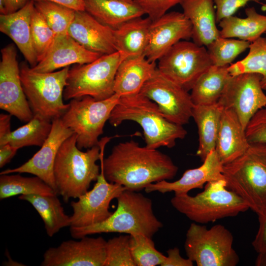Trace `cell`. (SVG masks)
Wrapping results in <instances>:
<instances>
[{"instance_id": "obj_10", "label": "cell", "mask_w": 266, "mask_h": 266, "mask_svg": "<svg viewBox=\"0 0 266 266\" xmlns=\"http://www.w3.org/2000/svg\"><path fill=\"white\" fill-rule=\"evenodd\" d=\"M186 236V255L198 266H235L239 261L233 247V236L222 225L208 229L205 226L192 223Z\"/></svg>"}, {"instance_id": "obj_11", "label": "cell", "mask_w": 266, "mask_h": 266, "mask_svg": "<svg viewBox=\"0 0 266 266\" xmlns=\"http://www.w3.org/2000/svg\"><path fill=\"white\" fill-rule=\"evenodd\" d=\"M212 63L207 48L181 40L158 60L157 69L164 76L189 92Z\"/></svg>"}, {"instance_id": "obj_6", "label": "cell", "mask_w": 266, "mask_h": 266, "mask_svg": "<svg viewBox=\"0 0 266 266\" xmlns=\"http://www.w3.org/2000/svg\"><path fill=\"white\" fill-rule=\"evenodd\" d=\"M170 202L180 213L200 224L234 217L249 209L241 198L227 188L225 179L207 183L204 190L195 196L175 195Z\"/></svg>"}, {"instance_id": "obj_19", "label": "cell", "mask_w": 266, "mask_h": 266, "mask_svg": "<svg viewBox=\"0 0 266 266\" xmlns=\"http://www.w3.org/2000/svg\"><path fill=\"white\" fill-rule=\"evenodd\" d=\"M223 164L215 150L211 151L199 167L188 169L178 180L169 182L162 180L147 186L144 190L149 193L158 191L163 194L174 192L175 195L188 194L194 189H202L208 182L225 179L223 174Z\"/></svg>"}, {"instance_id": "obj_44", "label": "cell", "mask_w": 266, "mask_h": 266, "mask_svg": "<svg viewBox=\"0 0 266 266\" xmlns=\"http://www.w3.org/2000/svg\"><path fill=\"white\" fill-rule=\"evenodd\" d=\"M167 256L161 266H192L193 262L189 258L184 259L180 254L177 247L169 249L167 251Z\"/></svg>"}, {"instance_id": "obj_43", "label": "cell", "mask_w": 266, "mask_h": 266, "mask_svg": "<svg viewBox=\"0 0 266 266\" xmlns=\"http://www.w3.org/2000/svg\"><path fill=\"white\" fill-rule=\"evenodd\" d=\"M258 231L252 243L258 253L266 251V212L258 215Z\"/></svg>"}, {"instance_id": "obj_51", "label": "cell", "mask_w": 266, "mask_h": 266, "mask_svg": "<svg viewBox=\"0 0 266 266\" xmlns=\"http://www.w3.org/2000/svg\"><path fill=\"white\" fill-rule=\"evenodd\" d=\"M128 2H133V0H118Z\"/></svg>"}, {"instance_id": "obj_26", "label": "cell", "mask_w": 266, "mask_h": 266, "mask_svg": "<svg viewBox=\"0 0 266 266\" xmlns=\"http://www.w3.org/2000/svg\"><path fill=\"white\" fill-rule=\"evenodd\" d=\"M152 21L148 16L138 17L113 30L115 46L122 61L132 57L144 56Z\"/></svg>"}, {"instance_id": "obj_49", "label": "cell", "mask_w": 266, "mask_h": 266, "mask_svg": "<svg viewBox=\"0 0 266 266\" xmlns=\"http://www.w3.org/2000/svg\"><path fill=\"white\" fill-rule=\"evenodd\" d=\"M255 265L257 266H266V251L258 253L255 261Z\"/></svg>"}, {"instance_id": "obj_36", "label": "cell", "mask_w": 266, "mask_h": 266, "mask_svg": "<svg viewBox=\"0 0 266 266\" xmlns=\"http://www.w3.org/2000/svg\"><path fill=\"white\" fill-rule=\"evenodd\" d=\"M34 4L56 35L67 33L76 11L49 1H35Z\"/></svg>"}, {"instance_id": "obj_42", "label": "cell", "mask_w": 266, "mask_h": 266, "mask_svg": "<svg viewBox=\"0 0 266 266\" xmlns=\"http://www.w3.org/2000/svg\"><path fill=\"white\" fill-rule=\"evenodd\" d=\"M261 0H213L216 6L217 23L233 14L250 1L260 2Z\"/></svg>"}, {"instance_id": "obj_16", "label": "cell", "mask_w": 266, "mask_h": 266, "mask_svg": "<svg viewBox=\"0 0 266 266\" xmlns=\"http://www.w3.org/2000/svg\"><path fill=\"white\" fill-rule=\"evenodd\" d=\"M80 240L63 241L48 248L43 255L41 266H104L106 241L102 237L85 236Z\"/></svg>"}, {"instance_id": "obj_12", "label": "cell", "mask_w": 266, "mask_h": 266, "mask_svg": "<svg viewBox=\"0 0 266 266\" xmlns=\"http://www.w3.org/2000/svg\"><path fill=\"white\" fill-rule=\"evenodd\" d=\"M155 102L169 121L183 126L192 117L194 104L190 94L158 70L144 83L140 93Z\"/></svg>"}, {"instance_id": "obj_39", "label": "cell", "mask_w": 266, "mask_h": 266, "mask_svg": "<svg viewBox=\"0 0 266 266\" xmlns=\"http://www.w3.org/2000/svg\"><path fill=\"white\" fill-rule=\"evenodd\" d=\"M129 235L114 237L106 241L104 266H135L130 250Z\"/></svg>"}, {"instance_id": "obj_32", "label": "cell", "mask_w": 266, "mask_h": 266, "mask_svg": "<svg viewBox=\"0 0 266 266\" xmlns=\"http://www.w3.org/2000/svg\"><path fill=\"white\" fill-rule=\"evenodd\" d=\"M52 127V121L39 114H34L26 124L11 132L0 147L7 143L18 149L29 146L41 147L48 137Z\"/></svg>"}, {"instance_id": "obj_17", "label": "cell", "mask_w": 266, "mask_h": 266, "mask_svg": "<svg viewBox=\"0 0 266 266\" xmlns=\"http://www.w3.org/2000/svg\"><path fill=\"white\" fill-rule=\"evenodd\" d=\"M73 133L64 125L61 118L53 119L51 132L40 150L24 164L4 170L0 174L30 173L41 178L57 193L54 175L55 159L62 143Z\"/></svg>"}, {"instance_id": "obj_46", "label": "cell", "mask_w": 266, "mask_h": 266, "mask_svg": "<svg viewBox=\"0 0 266 266\" xmlns=\"http://www.w3.org/2000/svg\"><path fill=\"white\" fill-rule=\"evenodd\" d=\"M18 149L7 143L0 147V167L8 163L15 155Z\"/></svg>"}, {"instance_id": "obj_3", "label": "cell", "mask_w": 266, "mask_h": 266, "mask_svg": "<svg viewBox=\"0 0 266 266\" xmlns=\"http://www.w3.org/2000/svg\"><path fill=\"white\" fill-rule=\"evenodd\" d=\"M117 207L112 215L100 223L84 227H71L72 237L108 233H141L152 236L163 226L155 215L152 200L136 191L125 190L117 198Z\"/></svg>"}, {"instance_id": "obj_2", "label": "cell", "mask_w": 266, "mask_h": 266, "mask_svg": "<svg viewBox=\"0 0 266 266\" xmlns=\"http://www.w3.org/2000/svg\"><path fill=\"white\" fill-rule=\"evenodd\" d=\"M127 120L141 127L146 146L152 149L172 148L177 140L184 138L187 133L183 126L166 119L157 104L140 93L121 97L108 120L113 127Z\"/></svg>"}, {"instance_id": "obj_50", "label": "cell", "mask_w": 266, "mask_h": 266, "mask_svg": "<svg viewBox=\"0 0 266 266\" xmlns=\"http://www.w3.org/2000/svg\"><path fill=\"white\" fill-rule=\"evenodd\" d=\"M261 9L263 11H266V3L263 4L262 5ZM265 33L266 34V32Z\"/></svg>"}, {"instance_id": "obj_14", "label": "cell", "mask_w": 266, "mask_h": 266, "mask_svg": "<svg viewBox=\"0 0 266 266\" xmlns=\"http://www.w3.org/2000/svg\"><path fill=\"white\" fill-rule=\"evenodd\" d=\"M93 188L70 203L73 213L70 216L71 227H84L102 222L113 212L109 211L110 203L126 188L108 182L100 169Z\"/></svg>"}, {"instance_id": "obj_28", "label": "cell", "mask_w": 266, "mask_h": 266, "mask_svg": "<svg viewBox=\"0 0 266 266\" xmlns=\"http://www.w3.org/2000/svg\"><path fill=\"white\" fill-rule=\"evenodd\" d=\"M224 107L218 102L210 105H194L192 118L198 129L199 147L196 154L203 162L216 146Z\"/></svg>"}, {"instance_id": "obj_5", "label": "cell", "mask_w": 266, "mask_h": 266, "mask_svg": "<svg viewBox=\"0 0 266 266\" xmlns=\"http://www.w3.org/2000/svg\"><path fill=\"white\" fill-rule=\"evenodd\" d=\"M227 188L258 215L266 212V143H250L245 152L224 165Z\"/></svg>"}, {"instance_id": "obj_18", "label": "cell", "mask_w": 266, "mask_h": 266, "mask_svg": "<svg viewBox=\"0 0 266 266\" xmlns=\"http://www.w3.org/2000/svg\"><path fill=\"white\" fill-rule=\"evenodd\" d=\"M192 34L191 23L183 13L167 12L152 21L144 56L156 62L178 42L191 38Z\"/></svg>"}, {"instance_id": "obj_4", "label": "cell", "mask_w": 266, "mask_h": 266, "mask_svg": "<svg viewBox=\"0 0 266 266\" xmlns=\"http://www.w3.org/2000/svg\"><path fill=\"white\" fill-rule=\"evenodd\" d=\"M100 158L99 145L83 152L76 145V134L73 133L60 146L55 159L54 175L57 194L64 201L78 198L88 191L92 181H96Z\"/></svg>"}, {"instance_id": "obj_25", "label": "cell", "mask_w": 266, "mask_h": 266, "mask_svg": "<svg viewBox=\"0 0 266 266\" xmlns=\"http://www.w3.org/2000/svg\"><path fill=\"white\" fill-rule=\"evenodd\" d=\"M157 68L145 56L126 58L120 63L116 73L114 93L121 97L137 94Z\"/></svg>"}, {"instance_id": "obj_23", "label": "cell", "mask_w": 266, "mask_h": 266, "mask_svg": "<svg viewBox=\"0 0 266 266\" xmlns=\"http://www.w3.org/2000/svg\"><path fill=\"white\" fill-rule=\"evenodd\" d=\"M34 7V1L30 0L18 11L0 15V31L13 41L31 67L37 64L31 33V17Z\"/></svg>"}, {"instance_id": "obj_21", "label": "cell", "mask_w": 266, "mask_h": 266, "mask_svg": "<svg viewBox=\"0 0 266 266\" xmlns=\"http://www.w3.org/2000/svg\"><path fill=\"white\" fill-rule=\"evenodd\" d=\"M102 55L86 49L68 33L58 34L44 58L31 68L37 72H51L72 64L91 63Z\"/></svg>"}, {"instance_id": "obj_37", "label": "cell", "mask_w": 266, "mask_h": 266, "mask_svg": "<svg viewBox=\"0 0 266 266\" xmlns=\"http://www.w3.org/2000/svg\"><path fill=\"white\" fill-rule=\"evenodd\" d=\"M130 235V250L135 266L162 265L166 256L155 248L151 237L141 233Z\"/></svg>"}, {"instance_id": "obj_40", "label": "cell", "mask_w": 266, "mask_h": 266, "mask_svg": "<svg viewBox=\"0 0 266 266\" xmlns=\"http://www.w3.org/2000/svg\"><path fill=\"white\" fill-rule=\"evenodd\" d=\"M245 134L249 143H266V107L258 110L252 117Z\"/></svg>"}, {"instance_id": "obj_35", "label": "cell", "mask_w": 266, "mask_h": 266, "mask_svg": "<svg viewBox=\"0 0 266 266\" xmlns=\"http://www.w3.org/2000/svg\"><path fill=\"white\" fill-rule=\"evenodd\" d=\"M250 43L239 39L220 36L206 47L212 65L224 66H229L238 55L249 49Z\"/></svg>"}, {"instance_id": "obj_34", "label": "cell", "mask_w": 266, "mask_h": 266, "mask_svg": "<svg viewBox=\"0 0 266 266\" xmlns=\"http://www.w3.org/2000/svg\"><path fill=\"white\" fill-rule=\"evenodd\" d=\"M248 49L247 56L230 64L228 70L232 76L245 73L261 75L262 87L266 90V38L261 36L252 42Z\"/></svg>"}, {"instance_id": "obj_24", "label": "cell", "mask_w": 266, "mask_h": 266, "mask_svg": "<svg viewBox=\"0 0 266 266\" xmlns=\"http://www.w3.org/2000/svg\"><path fill=\"white\" fill-rule=\"evenodd\" d=\"M180 4L191 23L194 42L206 47L220 37L213 0H184Z\"/></svg>"}, {"instance_id": "obj_8", "label": "cell", "mask_w": 266, "mask_h": 266, "mask_svg": "<svg viewBox=\"0 0 266 266\" xmlns=\"http://www.w3.org/2000/svg\"><path fill=\"white\" fill-rule=\"evenodd\" d=\"M121 61L117 51L91 63L74 66L69 69L63 98L68 100L89 96L100 100L110 98L115 94V77Z\"/></svg>"}, {"instance_id": "obj_20", "label": "cell", "mask_w": 266, "mask_h": 266, "mask_svg": "<svg viewBox=\"0 0 266 266\" xmlns=\"http://www.w3.org/2000/svg\"><path fill=\"white\" fill-rule=\"evenodd\" d=\"M68 34L86 49L101 55L117 52L113 30L98 21L86 11H77Z\"/></svg>"}, {"instance_id": "obj_15", "label": "cell", "mask_w": 266, "mask_h": 266, "mask_svg": "<svg viewBox=\"0 0 266 266\" xmlns=\"http://www.w3.org/2000/svg\"><path fill=\"white\" fill-rule=\"evenodd\" d=\"M0 63V108L22 122L33 116L20 78V70L14 44L1 49Z\"/></svg>"}, {"instance_id": "obj_31", "label": "cell", "mask_w": 266, "mask_h": 266, "mask_svg": "<svg viewBox=\"0 0 266 266\" xmlns=\"http://www.w3.org/2000/svg\"><path fill=\"white\" fill-rule=\"evenodd\" d=\"M18 198L30 203L36 210L49 236H53L64 227L70 226V216L65 213L57 195H22Z\"/></svg>"}, {"instance_id": "obj_45", "label": "cell", "mask_w": 266, "mask_h": 266, "mask_svg": "<svg viewBox=\"0 0 266 266\" xmlns=\"http://www.w3.org/2000/svg\"><path fill=\"white\" fill-rule=\"evenodd\" d=\"M10 114H0V144H2L4 140L11 133V118Z\"/></svg>"}, {"instance_id": "obj_48", "label": "cell", "mask_w": 266, "mask_h": 266, "mask_svg": "<svg viewBox=\"0 0 266 266\" xmlns=\"http://www.w3.org/2000/svg\"><path fill=\"white\" fill-rule=\"evenodd\" d=\"M3 0L5 6V14H9L14 13L21 9L30 0Z\"/></svg>"}, {"instance_id": "obj_1", "label": "cell", "mask_w": 266, "mask_h": 266, "mask_svg": "<svg viewBox=\"0 0 266 266\" xmlns=\"http://www.w3.org/2000/svg\"><path fill=\"white\" fill-rule=\"evenodd\" d=\"M113 137H102L98 143L100 169L108 182L138 192L152 183L170 180L176 175L178 167L168 156L157 149L141 147L133 140L116 144L104 159L105 146Z\"/></svg>"}, {"instance_id": "obj_30", "label": "cell", "mask_w": 266, "mask_h": 266, "mask_svg": "<svg viewBox=\"0 0 266 266\" xmlns=\"http://www.w3.org/2000/svg\"><path fill=\"white\" fill-rule=\"evenodd\" d=\"M228 67L212 65L200 76L191 90L194 105L218 102L231 76Z\"/></svg>"}, {"instance_id": "obj_41", "label": "cell", "mask_w": 266, "mask_h": 266, "mask_svg": "<svg viewBox=\"0 0 266 266\" xmlns=\"http://www.w3.org/2000/svg\"><path fill=\"white\" fill-rule=\"evenodd\" d=\"M184 0H133L152 21L165 14L171 7L181 4Z\"/></svg>"}, {"instance_id": "obj_22", "label": "cell", "mask_w": 266, "mask_h": 266, "mask_svg": "<svg viewBox=\"0 0 266 266\" xmlns=\"http://www.w3.org/2000/svg\"><path fill=\"white\" fill-rule=\"evenodd\" d=\"M249 144L235 113L224 108L215 148L221 162L224 165L233 161L245 152Z\"/></svg>"}, {"instance_id": "obj_7", "label": "cell", "mask_w": 266, "mask_h": 266, "mask_svg": "<svg viewBox=\"0 0 266 266\" xmlns=\"http://www.w3.org/2000/svg\"><path fill=\"white\" fill-rule=\"evenodd\" d=\"M69 66L51 72L33 71L26 63L20 67L23 90L33 114L52 121L61 118L69 104L63 102Z\"/></svg>"}, {"instance_id": "obj_52", "label": "cell", "mask_w": 266, "mask_h": 266, "mask_svg": "<svg viewBox=\"0 0 266 266\" xmlns=\"http://www.w3.org/2000/svg\"><path fill=\"white\" fill-rule=\"evenodd\" d=\"M266 1V0H265Z\"/></svg>"}, {"instance_id": "obj_33", "label": "cell", "mask_w": 266, "mask_h": 266, "mask_svg": "<svg viewBox=\"0 0 266 266\" xmlns=\"http://www.w3.org/2000/svg\"><path fill=\"white\" fill-rule=\"evenodd\" d=\"M29 194L57 195L50 186L36 176L29 177L20 174L0 175V200L18 195Z\"/></svg>"}, {"instance_id": "obj_38", "label": "cell", "mask_w": 266, "mask_h": 266, "mask_svg": "<svg viewBox=\"0 0 266 266\" xmlns=\"http://www.w3.org/2000/svg\"><path fill=\"white\" fill-rule=\"evenodd\" d=\"M31 33L33 46L38 63L46 55L56 34L35 7L31 17Z\"/></svg>"}, {"instance_id": "obj_47", "label": "cell", "mask_w": 266, "mask_h": 266, "mask_svg": "<svg viewBox=\"0 0 266 266\" xmlns=\"http://www.w3.org/2000/svg\"><path fill=\"white\" fill-rule=\"evenodd\" d=\"M33 1L45 0L58 3L77 11H85V0H31Z\"/></svg>"}, {"instance_id": "obj_13", "label": "cell", "mask_w": 266, "mask_h": 266, "mask_svg": "<svg viewBox=\"0 0 266 266\" xmlns=\"http://www.w3.org/2000/svg\"><path fill=\"white\" fill-rule=\"evenodd\" d=\"M261 78V75L254 73L231 75L218 101L224 108L235 113L245 130L255 114L266 107Z\"/></svg>"}, {"instance_id": "obj_27", "label": "cell", "mask_w": 266, "mask_h": 266, "mask_svg": "<svg viewBox=\"0 0 266 266\" xmlns=\"http://www.w3.org/2000/svg\"><path fill=\"white\" fill-rule=\"evenodd\" d=\"M85 11L113 30L131 19L145 14L133 2L118 0H85Z\"/></svg>"}, {"instance_id": "obj_29", "label": "cell", "mask_w": 266, "mask_h": 266, "mask_svg": "<svg viewBox=\"0 0 266 266\" xmlns=\"http://www.w3.org/2000/svg\"><path fill=\"white\" fill-rule=\"evenodd\" d=\"M246 17L231 16L219 23L220 36L237 38L250 43L266 32V16L259 13L254 7L246 8Z\"/></svg>"}, {"instance_id": "obj_9", "label": "cell", "mask_w": 266, "mask_h": 266, "mask_svg": "<svg viewBox=\"0 0 266 266\" xmlns=\"http://www.w3.org/2000/svg\"><path fill=\"white\" fill-rule=\"evenodd\" d=\"M121 96L114 94L105 100L89 96L71 99L61 117L64 125L76 134V145L81 150L98 145L106 122Z\"/></svg>"}]
</instances>
